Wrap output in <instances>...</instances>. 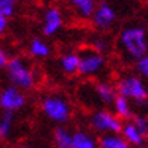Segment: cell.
Masks as SVG:
<instances>
[{
    "label": "cell",
    "instance_id": "cell-10",
    "mask_svg": "<svg viewBox=\"0 0 148 148\" xmlns=\"http://www.w3.org/2000/svg\"><path fill=\"white\" fill-rule=\"evenodd\" d=\"M92 92L95 95V101L97 106H112V103L115 101V98L118 95L115 83L109 82V80H97V82H92Z\"/></svg>",
    "mask_w": 148,
    "mask_h": 148
},
{
    "label": "cell",
    "instance_id": "cell-29",
    "mask_svg": "<svg viewBox=\"0 0 148 148\" xmlns=\"http://www.w3.org/2000/svg\"><path fill=\"white\" fill-rule=\"evenodd\" d=\"M145 2H148V0H145Z\"/></svg>",
    "mask_w": 148,
    "mask_h": 148
},
{
    "label": "cell",
    "instance_id": "cell-11",
    "mask_svg": "<svg viewBox=\"0 0 148 148\" xmlns=\"http://www.w3.org/2000/svg\"><path fill=\"white\" fill-rule=\"evenodd\" d=\"M51 45L45 41L44 38H39V36H35L32 38L29 44H27V53L32 59L35 60H45L51 56Z\"/></svg>",
    "mask_w": 148,
    "mask_h": 148
},
{
    "label": "cell",
    "instance_id": "cell-3",
    "mask_svg": "<svg viewBox=\"0 0 148 148\" xmlns=\"http://www.w3.org/2000/svg\"><path fill=\"white\" fill-rule=\"evenodd\" d=\"M5 71H6V79H8L9 85L15 86V88L21 89L24 92H29L36 86V82H38L36 70L23 56H12L9 59L8 65H6Z\"/></svg>",
    "mask_w": 148,
    "mask_h": 148
},
{
    "label": "cell",
    "instance_id": "cell-5",
    "mask_svg": "<svg viewBox=\"0 0 148 148\" xmlns=\"http://www.w3.org/2000/svg\"><path fill=\"white\" fill-rule=\"evenodd\" d=\"M107 70V58L103 53L92 50L91 47L79 51V73L77 76L85 79H95Z\"/></svg>",
    "mask_w": 148,
    "mask_h": 148
},
{
    "label": "cell",
    "instance_id": "cell-26",
    "mask_svg": "<svg viewBox=\"0 0 148 148\" xmlns=\"http://www.w3.org/2000/svg\"><path fill=\"white\" fill-rule=\"evenodd\" d=\"M18 148H38V147H35V145H30V144H24V145L18 147Z\"/></svg>",
    "mask_w": 148,
    "mask_h": 148
},
{
    "label": "cell",
    "instance_id": "cell-4",
    "mask_svg": "<svg viewBox=\"0 0 148 148\" xmlns=\"http://www.w3.org/2000/svg\"><path fill=\"white\" fill-rule=\"evenodd\" d=\"M115 88L118 95L130 100L134 106H145L148 103V83L138 74H124L118 77Z\"/></svg>",
    "mask_w": 148,
    "mask_h": 148
},
{
    "label": "cell",
    "instance_id": "cell-14",
    "mask_svg": "<svg viewBox=\"0 0 148 148\" xmlns=\"http://www.w3.org/2000/svg\"><path fill=\"white\" fill-rule=\"evenodd\" d=\"M112 112L121 119V121H129L132 119L136 113H134V104L121 95H116L115 101L112 103Z\"/></svg>",
    "mask_w": 148,
    "mask_h": 148
},
{
    "label": "cell",
    "instance_id": "cell-15",
    "mask_svg": "<svg viewBox=\"0 0 148 148\" xmlns=\"http://www.w3.org/2000/svg\"><path fill=\"white\" fill-rule=\"evenodd\" d=\"M71 148H98V139L88 130L79 129L73 132Z\"/></svg>",
    "mask_w": 148,
    "mask_h": 148
},
{
    "label": "cell",
    "instance_id": "cell-24",
    "mask_svg": "<svg viewBox=\"0 0 148 148\" xmlns=\"http://www.w3.org/2000/svg\"><path fill=\"white\" fill-rule=\"evenodd\" d=\"M9 59H11V56H9L8 50H6V47L3 44H0V70H5L6 68Z\"/></svg>",
    "mask_w": 148,
    "mask_h": 148
},
{
    "label": "cell",
    "instance_id": "cell-28",
    "mask_svg": "<svg viewBox=\"0 0 148 148\" xmlns=\"http://www.w3.org/2000/svg\"><path fill=\"white\" fill-rule=\"evenodd\" d=\"M132 148H147V147L142 144V145H136V147H132Z\"/></svg>",
    "mask_w": 148,
    "mask_h": 148
},
{
    "label": "cell",
    "instance_id": "cell-13",
    "mask_svg": "<svg viewBox=\"0 0 148 148\" xmlns=\"http://www.w3.org/2000/svg\"><path fill=\"white\" fill-rule=\"evenodd\" d=\"M58 66L65 76H76L79 73V53L65 51L58 59Z\"/></svg>",
    "mask_w": 148,
    "mask_h": 148
},
{
    "label": "cell",
    "instance_id": "cell-25",
    "mask_svg": "<svg viewBox=\"0 0 148 148\" xmlns=\"http://www.w3.org/2000/svg\"><path fill=\"white\" fill-rule=\"evenodd\" d=\"M8 29H9V20L3 15H0V39L6 35Z\"/></svg>",
    "mask_w": 148,
    "mask_h": 148
},
{
    "label": "cell",
    "instance_id": "cell-8",
    "mask_svg": "<svg viewBox=\"0 0 148 148\" xmlns=\"http://www.w3.org/2000/svg\"><path fill=\"white\" fill-rule=\"evenodd\" d=\"M116 20H118V12L115 9V6L104 0V2L97 3V8L91 17V23L95 30L107 32L113 27Z\"/></svg>",
    "mask_w": 148,
    "mask_h": 148
},
{
    "label": "cell",
    "instance_id": "cell-20",
    "mask_svg": "<svg viewBox=\"0 0 148 148\" xmlns=\"http://www.w3.org/2000/svg\"><path fill=\"white\" fill-rule=\"evenodd\" d=\"M89 47L92 50H95L98 53H103V55H106L107 51H110V47H112V42L110 39L104 36V35H95L91 38V44Z\"/></svg>",
    "mask_w": 148,
    "mask_h": 148
},
{
    "label": "cell",
    "instance_id": "cell-1",
    "mask_svg": "<svg viewBox=\"0 0 148 148\" xmlns=\"http://www.w3.org/2000/svg\"><path fill=\"white\" fill-rule=\"evenodd\" d=\"M119 51L125 59L138 60L148 53V32L140 24H129L118 35Z\"/></svg>",
    "mask_w": 148,
    "mask_h": 148
},
{
    "label": "cell",
    "instance_id": "cell-12",
    "mask_svg": "<svg viewBox=\"0 0 148 148\" xmlns=\"http://www.w3.org/2000/svg\"><path fill=\"white\" fill-rule=\"evenodd\" d=\"M119 134L124 138V140L130 147H136V145H142L145 140V134L138 129V125L133 123V119L129 121H123V125H121Z\"/></svg>",
    "mask_w": 148,
    "mask_h": 148
},
{
    "label": "cell",
    "instance_id": "cell-17",
    "mask_svg": "<svg viewBox=\"0 0 148 148\" xmlns=\"http://www.w3.org/2000/svg\"><path fill=\"white\" fill-rule=\"evenodd\" d=\"M53 145L55 148H71L73 145V132L66 125H56L53 130Z\"/></svg>",
    "mask_w": 148,
    "mask_h": 148
},
{
    "label": "cell",
    "instance_id": "cell-21",
    "mask_svg": "<svg viewBox=\"0 0 148 148\" xmlns=\"http://www.w3.org/2000/svg\"><path fill=\"white\" fill-rule=\"evenodd\" d=\"M18 9V2L17 0H0V15L6 18H12L17 14Z\"/></svg>",
    "mask_w": 148,
    "mask_h": 148
},
{
    "label": "cell",
    "instance_id": "cell-7",
    "mask_svg": "<svg viewBox=\"0 0 148 148\" xmlns=\"http://www.w3.org/2000/svg\"><path fill=\"white\" fill-rule=\"evenodd\" d=\"M27 104V95L26 92L15 88L12 85H6L0 88V110L17 113L24 109Z\"/></svg>",
    "mask_w": 148,
    "mask_h": 148
},
{
    "label": "cell",
    "instance_id": "cell-19",
    "mask_svg": "<svg viewBox=\"0 0 148 148\" xmlns=\"http://www.w3.org/2000/svg\"><path fill=\"white\" fill-rule=\"evenodd\" d=\"M98 148H132L119 133L103 134L98 139Z\"/></svg>",
    "mask_w": 148,
    "mask_h": 148
},
{
    "label": "cell",
    "instance_id": "cell-9",
    "mask_svg": "<svg viewBox=\"0 0 148 148\" xmlns=\"http://www.w3.org/2000/svg\"><path fill=\"white\" fill-rule=\"evenodd\" d=\"M64 26H65V15L59 6H49L47 9H44L41 18V30L44 36L50 38L58 35L64 29Z\"/></svg>",
    "mask_w": 148,
    "mask_h": 148
},
{
    "label": "cell",
    "instance_id": "cell-2",
    "mask_svg": "<svg viewBox=\"0 0 148 148\" xmlns=\"http://www.w3.org/2000/svg\"><path fill=\"white\" fill-rule=\"evenodd\" d=\"M39 110L56 125L68 124L73 118V104L62 92H47L39 100Z\"/></svg>",
    "mask_w": 148,
    "mask_h": 148
},
{
    "label": "cell",
    "instance_id": "cell-6",
    "mask_svg": "<svg viewBox=\"0 0 148 148\" xmlns=\"http://www.w3.org/2000/svg\"><path fill=\"white\" fill-rule=\"evenodd\" d=\"M88 125L94 133L98 134H113L119 133L123 121L107 107H98L94 109L88 116Z\"/></svg>",
    "mask_w": 148,
    "mask_h": 148
},
{
    "label": "cell",
    "instance_id": "cell-18",
    "mask_svg": "<svg viewBox=\"0 0 148 148\" xmlns=\"http://www.w3.org/2000/svg\"><path fill=\"white\" fill-rule=\"evenodd\" d=\"M15 113L0 110V140H8L15 129Z\"/></svg>",
    "mask_w": 148,
    "mask_h": 148
},
{
    "label": "cell",
    "instance_id": "cell-16",
    "mask_svg": "<svg viewBox=\"0 0 148 148\" xmlns=\"http://www.w3.org/2000/svg\"><path fill=\"white\" fill-rule=\"evenodd\" d=\"M65 2L76 11L77 17L82 20H91L94 11L97 8L95 0H65Z\"/></svg>",
    "mask_w": 148,
    "mask_h": 148
},
{
    "label": "cell",
    "instance_id": "cell-27",
    "mask_svg": "<svg viewBox=\"0 0 148 148\" xmlns=\"http://www.w3.org/2000/svg\"><path fill=\"white\" fill-rule=\"evenodd\" d=\"M144 145H145V147L148 148V133L145 134V140H144Z\"/></svg>",
    "mask_w": 148,
    "mask_h": 148
},
{
    "label": "cell",
    "instance_id": "cell-23",
    "mask_svg": "<svg viewBox=\"0 0 148 148\" xmlns=\"http://www.w3.org/2000/svg\"><path fill=\"white\" fill-rule=\"evenodd\" d=\"M133 123L138 125V129L142 132L144 134L148 133V116L144 115V113H139V115H134L133 118Z\"/></svg>",
    "mask_w": 148,
    "mask_h": 148
},
{
    "label": "cell",
    "instance_id": "cell-22",
    "mask_svg": "<svg viewBox=\"0 0 148 148\" xmlns=\"http://www.w3.org/2000/svg\"><path fill=\"white\" fill-rule=\"evenodd\" d=\"M134 74H138L140 79L148 82V53L138 60H134Z\"/></svg>",
    "mask_w": 148,
    "mask_h": 148
}]
</instances>
